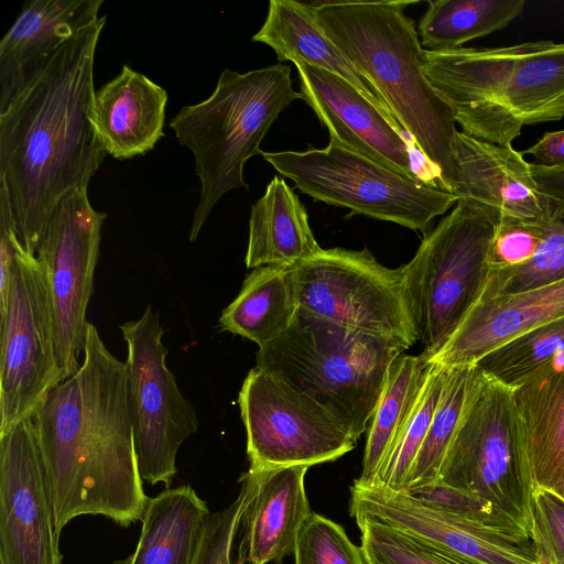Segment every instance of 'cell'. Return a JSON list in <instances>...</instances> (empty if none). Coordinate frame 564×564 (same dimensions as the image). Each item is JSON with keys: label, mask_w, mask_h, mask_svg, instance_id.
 <instances>
[{"label": "cell", "mask_w": 564, "mask_h": 564, "mask_svg": "<svg viewBox=\"0 0 564 564\" xmlns=\"http://www.w3.org/2000/svg\"><path fill=\"white\" fill-rule=\"evenodd\" d=\"M106 17L79 30L0 109V198L36 256L56 206L87 191L106 150L93 118L94 61Z\"/></svg>", "instance_id": "cell-1"}, {"label": "cell", "mask_w": 564, "mask_h": 564, "mask_svg": "<svg viewBox=\"0 0 564 564\" xmlns=\"http://www.w3.org/2000/svg\"><path fill=\"white\" fill-rule=\"evenodd\" d=\"M55 525L100 514L122 527L149 501L134 446L126 362L89 323L78 371L56 386L32 415Z\"/></svg>", "instance_id": "cell-2"}, {"label": "cell", "mask_w": 564, "mask_h": 564, "mask_svg": "<svg viewBox=\"0 0 564 564\" xmlns=\"http://www.w3.org/2000/svg\"><path fill=\"white\" fill-rule=\"evenodd\" d=\"M412 3L318 1L312 6L326 36L387 105L442 188L452 193L456 121L422 68L419 33L404 13Z\"/></svg>", "instance_id": "cell-3"}, {"label": "cell", "mask_w": 564, "mask_h": 564, "mask_svg": "<svg viewBox=\"0 0 564 564\" xmlns=\"http://www.w3.org/2000/svg\"><path fill=\"white\" fill-rule=\"evenodd\" d=\"M408 348L299 307L289 328L258 349L256 367L310 397L357 441L373 416L391 364Z\"/></svg>", "instance_id": "cell-4"}, {"label": "cell", "mask_w": 564, "mask_h": 564, "mask_svg": "<svg viewBox=\"0 0 564 564\" xmlns=\"http://www.w3.org/2000/svg\"><path fill=\"white\" fill-rule=\"evenodd\" d=\"M302 99L291 67L278 63L237 73L224 69L213 94L183 107L169 126L191 150L200 193L189 230L195 241L216 203L229 191L248 189L246 162L262 153L260 143L279 115Z\"/></svg>", "instance_id": "cell-5"}, {"label": "cell", "mask_w": 564, "mask_h": 564, "mask_svg": "<svg viewBox=\"0 0 564 564\" xmlns=\"http://www.w3.org/2000/svg\"><path fill=\"white\" fill-rule=\"evenodd\" d=\"M499 218L489 208L458 199L402 265L416 338L431 357L482 296Z\"/></svg>", "instance_id": "cell-6"}, {"label": "cell", "mask_w": 564, "mask_h": 564, "mask_svg": "<svg viewBox=\"0 0 564 564\" xmlns=\"http://www.w3.org/2000/svg\"><path fill=\"white\" fill-rule=\"evenodd\" d=\"M261 155L314 200L422 232L458 200L453 193L408 177L330 141L324 149Z\"/></svg>", "instance_id": "cell-7"}, {"label": "cell", "mask_w": 564, "mask_h": 564, "mask_svg": "<svg viewBox=\"0 0 564 564\" xmlns=\"http://www.w3.org/2000/svg\"><path fill=\"white\" fill-rule=\"evenodd\" d=\"M437 480L492 502L528 530L533 485L512 390L479 369Z\"/></svg>", "instance_id": "cell-8"}, {"label": "cell", "mask_w": 564, "mask_h": 564, "mask_svg": "<svg viewBox=\"0 0 564 564\" xmlns=\"http://www.w3.org/2000/svg\"><path fill=\"white\" fill-rule=\"evenodd\" d=\"M0 433L31 417L64 381L45 269L15 241L12 279L0 316Z\"/></svg>", "instance_id": "cell-9"}, {"label": "cell", "mask_w": 564, "mask_h": 564, "mask_svg": "<svg viewBox=\"0 0 564 564\" xmlns=\"http://www.w3.org/2000/svg\"><path fill=\"white\" fill-rule=\"evenodd\" d=\"M292 273L299 307L409 348L417 340L402 267L382 265L367 248H332L295 264Z\"/></svg>", "instance_id": "cell-10"}, {"label": "cell", "mask_w": 564, "mask_h": 564, "mask_svg": "<svg viewBox=\"0 0 564 564\" xmlns=\"http://www.w3.org/2000/svg\"><path fill=\"white\" fill-rule=\"evenodd\" d=\"M120 329L127 344L128 404L140 474L151 485L169 487L181 445L198 429L196 410L167 367L165 330L152 305Z\"/></svg>", "instance_id": "cell-11"}, {"label": "cell", "mask_w": 564, "mask_h": 564, "mask_svg": "<svg viewBox=\"0 0 564 564\" xmlns=\"http://www.w3.org/2000/svg\"><path fill=\"white\" fill-rule=\"evenodd\" d=\"M250 469L314 466L354 449L356 440L306 394L254 367L239 395Z\"/></svg>", "instance_id": "cell-12"}, {"label": "cell", "mask_w": 564, "mask_h": 564, "mask_svg": "<svg viewBox=\"0 0 564 564\" xmlns=\"http://www.w3.org/2000/svg\"><path fill=\"white\" fill-rule=\"evenodd\" d=\"M106 217L94 209L87 191L73 192L56 206L36 252L47 276L64 380L82 365L89 325L86 314Z\"/></svg>", "instance_id": "cell-13"}, {"label": "cell", "mask_w": 564, "mask_h": 564, "mask_svg": "<svg viewBox=\"0 0 564 564\" xmlns=\"http://www.w3.org/2000/svg\"><path fill=\"white\" fill-rule=\"evenodd\" d=\"M32 416L0 433V564H62Z\"/></svg>", "instance_id": "cell-14"}, {"label": "cell", "mask_w": 564, "mask_h": 564, "mask_svg": "<svg viewBox=\"0 0 564 564\" xmlns=\"http://www.w3.org/2000/svg\"><path fill=\"white\" fill-rule=\"evenodd\" d=\"M521 44L422 51L421 64L431 85L449 105L464 133L511 145L523 124L506 105L505 93Z\"/></svg>", "instance_id": "cell-15"}, {"label": "cell", "mask_w": 564, "mask_h": 564, "mask_svg": "<svg viewBox=\"0 0 564 564\" xmlns=\"http://www.w3.org/2000/svg\"><path fill=\"white\" fill-rule=\"evenodd\" d=\"M350 516L373 520L420 536L475 564H532L531 536L518 535L433 509L404 491L354 481Z\"/></svg>", "instance_id": "cell-16"}, {"label": "cell", "mask_w": 564, "mask_h": 564, "mask_svg": "<svg viewBox=\"0 0 564 564\" xmlns=\"http://www.w3.org/2000/svg\"><path fill=\"white\" fill-rule=\"evenodd\" d=\"M294 65L302 99L328 130L330 142L432 186L419 171L420 165L443 189L401 127L355 86L327 70L303 63Z\"/></svg>", "instance_id": "cell-17"}, {"label": "cell", "mask_w": 564, "mask_h": 564, "mask_svg": "<svg viewBox=\"0 0 564 564\" xmlns=\"http://www.w3.org/2000/svg\"><path fill=\"white\" fill-rule=\"evenodd\" d=\"M451 192L496 213L522 219L550 216L553 197L542 193L530 163L511 145L456 132L452 141Z\"/></svg>", "instance_id": "cell-18"}, {"label": "cell", "mask_w": 564, "mask_h": 564, "mask_svg": "<svg viewBox=\"0 0 564 564\" xmlns=\"http://www.w3.org/2000/svg\"><path fill=\"white\" fill-rule=\"evenodd\" d=\"M308 468H249L256 485L242 516L237 564H281L293 555L300 529L312 512L304 485Z\"/></svg>", "instance_id": "cell-19"}, {"label": "cell", "mask_w": 564, "mask_h": 564, "mask_svg": "<svg viewBox=\"0 0 564 564\" xmlns=\"http://www.w3.org/2000/svg\"><path fill=\"white\" fill-rule=\"evenodd\" d=\"M564 316V280L479 301L431 357L443 366H470L499 346Z\"/></svg>", "instance_id": "cell-20"}, {"label": "cell", "mask_w": 564, "mask_h": 564, "mask_svg": "<svg viewBox=\"0 0 564 564\" xmlns=\"http://www.w3.org/2000/svg\"><path fill=\"white\" fill-rule=\"evenodd\" d=\"M104 0H32L0 42V109L79 30L97 20Z\"/></svg>", "instance_id": "cell-21"}, {"label": "cell", "mask_w": 564, "mask_h": 564, "mask_svg": "<svg viewBox=\"0 0 564 564\" xmlns=\"http://www.w3.org/2000/svg\"><path fill=\"white\" fill-rule=\"evenodd\" d=\"M167 99L164 88L123 65L94 96V123L106 152L127 160L152 150L164 134Z\"/></svg>", "instance_id": "cell-22"}, {"label": "cell", "mask_w": 564, "mask_h": 564, "mask_svg": "<svg viewBox=\"0 0 564 564\" xmlns=\"http://www.w3.org/2000/svg\"><path fill=\"white\" fill-rule=\"evenodd\" d=\"M512 395L532 485L560 492L564 479V352L513 389Z\"/></svg>", "instance_id": "cell-23"}, {"label": "cell", "mask_w": 564, "mask_h": 564, "mask_svg": "<svg viewBox=\"0 0 564 564\" xmlns=\"http://www.w3.org/2000/svg\"><path fill=\"white\" fill-rule=\"evenodd\" d=\"M210 512L189 486L150 498L137 547L117 564H198Z\"/></svg>", "instance_id": "cell-24"}, {"label": "cell", "mask_w": 564, "mask_h": 564, "mask_svg": "<svg viewBox=\"0 0 564 564\" xmlns=\"http://www.w3.org/2000/svg\"><path fill=\"white\" fill-rule=\"evenodd\" d=\"M252 41L270 46L275 52L279 63H303L344 78L387 117L395 121L376 90L326 36L317 23L312 3L271 0L265 21L252 36Z\"/></svg>", "instance_id": "cell-25"}, {"label": "cell", "mask_w": 564, "mask_h": 564, "mask_svg": "<svg viewBox=\"0 0 564 564\" xmlns=\"http://www.w3.org/2000/svg\"><path fill=\"white\" fill-rule=\"evenodd\" d=\"M321 250L299 196L274 176L251 207L246 267H294Z\"/></svg>", "instance_id": "cell-26"}, {"label": "cell", "mask_w": 564, "mask_h": 564, "mask_svg": "<svg viewBox=\"0 0 564 564\" xmlns=\"http://www.w3.org/2000/svg\"><path fill=\"white\" fill-rule=\"evenodd\" d=\"M297 308L292 267H259L246 276L236 299L224 308L219 327L260 348L289 328Z\"/></svg>", "instance_id": "cell-27"}, {"label": "cell", "mask_w": 564, "mask_h": 564, "mask_svg": "<svg viewBox=\"0 0 564 564\" xmlns=\"http://www.w3.org/2000/svg\"><path fill=\"white\" fill-rule=\"evenodd\" d=\"M431 355H400L391 364L384 388L371 419L361 475L355 481L370 485L404 430L425 386Z\"/></svg>", "instance_id": "cell-28"}, {"label": "cell", "mask_w": 564, "mask_h": 564, "mask_svg": "<svg viewBox=\"0 0 564 564\" xmlns=\"http://www.w3.org/2000/svg\"><path fill=\"white\" fill-rule=\"evenodd\" d=\"M506 105L523 124L564 117V43H522L511 67Z\"/></svg>", "instance_id": "cell-29"}, {"label": "cell", "mask_w": 564, "mask_h": 564, "mask_svg": "<svg viewBox=\"0 0 564 564\" xmlns=\"http://www.w3.org/2000/svg\"><path fill=\"white\" fill-rule=\"evenodd\" d=\"M524 0H435L419 22L427 51L462 47L467 41L506 28L521 15Z\"/></svg>", "instance_id": "cell-30"}, {"label": "cell", "mask_w": 564, "mask_h": 564, "mask_svg": "<svg viewBox=\"0 0 564 564\" xmlns=\"http://www.w3.org/2000/svg\"><path fill=\"white\" fill-rule=\"evenodd\" d=\"M477 375L476 365L447 368L440 402L409 475L404 491L430 485L438 479L442 464L457 431Z\"/></svg>", "instance_id": "cell-31"}, {"label": "cell", "mask_w": 564, "mask_h": 564, "mask_svg": "<svg viewBox=\"0 0 564 564\" xmlns=\"http://www.w3.org/2000/svg\"><path fill=\"white\" fill-rule=\"evenodd\" d=\"M564 352V316L499 346L475 365L482 375L511 390Z\"/></svg>", "instance_id": "cell-32"}, {"label": "cell", "mask_w": 564, "mask_h": 564, "mask_svg": "<svg viewBox=\"0 0 564 564\" xmlns=\"http://www.w3.org/2000/svg\"><path fill=\"white\" fill-rule=\"evenodd\" d=\"M564 280V199L553 197L543 240L525 262L490 271L480 301L509 295Z\"/></svg>", "instance_id": "cell-33"}, {"label": "cell", "mask_w": 564, "mask_h": 564, "mask_svg": "<svg viewBox=\"0 0 564 564\" xmlns=\"http://www.w3.org/2000/svg\"><path fill=\"white\" fill-rule=\"evenodd\" d=\"M447 368V366L433 362L425 386L404 430L370 485L393 491L406 489L409 475L440 402Z\"/></svg>", "instance_id": "cell-34"}, {"label": "cell", "mask_w": 564, "mask_h": 564, "mask_svg": "<svg viewBox=\"0 0 564 564\" xmlns=\"http://www.w3.org/2000/svg\"><path fill=\"white\" fill-rule=\"evenodd\" d=\"M365 564H475L420 536L369 520H355Z\"/></svg>", "instance_id": "cell-35"}, {"label": "cell", "mask_w": 564, "mask_h": 564, "mask_svg": "<svg viewBox=\"0 0 564 564\" xmlns=\"http://www.w3.org/2000/svg\"><path fill=\"white\" fill-rule=\"evenodd\" d=\"M404 492L433 509L500 531L530 536L521 523L492 502L440 480Z\"/></svg>", "instance_id": "cell-36"}, {"label": "cell", "mask_w": 564, "mask_h": 564, "mask_svg": "<svg viewBox=\"0 0 564 564\" xmlns=\"http://www.w3.org/2000/svg\"><path fill=\"white\" fill-rule=\"evenodd\" d=\"M293 555L294 564H365L343 527L315 512L303 522Z\"/></svg>", "instance_id": "cell-37"}, {"label": "cell", "mask_w": 564, "mask_h": 564, "mask_svg": "<svg viewBox=\"0 0 564 564\" xmlns=\"http://www.w3.org/2000/svg\"><path fill=\"white\" fill-rule=\"evenodd\" d=\"M528 530L535 545L536 563L564 564V498L558 492L532 488Z\"/></svg>", "instance_id": "cell-38"}, {"label": "cell", "mask_w": 564, "mask_h": 564, "mask_svg": "<svg viewBox=\"0 0 564 564\" xmlns=\"http://www.w3.org/2000/svg\"><path fill=\"white\" fill-rule=\"evenodd\" d=\"M551 214L541 219L501 215L489 248V272L529 260L546 234Z\"/></svg>", "instance_id": "cell-39"}, {"label": "cell", "mask_w": 564, "mask_h": 564, "mask_svg": "<svg viewBox=\"0 0 564 564\" xmlns=\"http://www.w3.org/2000/svg\"><path fill=\"white\" fill-rule=\"evenodd\" d=\"M522 154L532 155L538 165L564 169V130L545 133Z\"/></svg>", "instance_id": "cell-40"}, {"label": "cell", "mask_w": 564, "mask_h": 564, "mask_svg": "<svg viewBox=\"0 0 564 564\" xmlns=\"http://www.w3.org/2000/svg\"><path fill=\"white\" fill-rule=\"evenodd\" d=\"M558 494L564 498V479Z\"/></svg>", "instance_id": "cell-41"}, {"label": "cell", "mask_w": 564, "mask_h": 564, "mask_svg": "<svg viewBox=\"0 0 564 564\" xmlns=\"http://www.w3.org/2000/svg\"><path fill=\"white\" fill-rule=\"evenodd\" d=\"M532 564H540V563H536V562H535V563H532Z\"/></svg>", "instance_id": "cell-42"}]
</instances>
